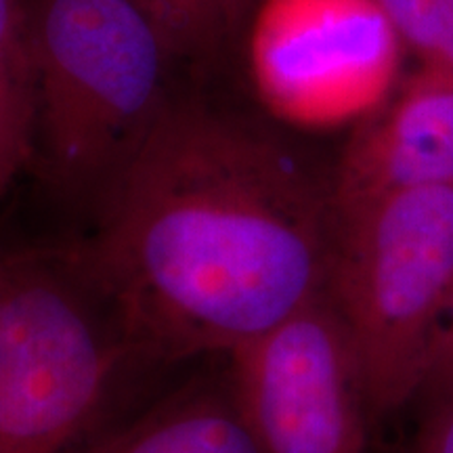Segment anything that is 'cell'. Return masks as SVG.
Returning <instances> with one entry per match:
<instances>
[{
  "mask_svg": "<svg viewBox=\"0 0 453 453\" xmlns=\"http://www.w3.org/2000/svg\"><path fill=\"white\" fill-rule=\"evenodd\" d=\"M61 257L128 353L226 355L327 290L334 202L286 143L170 99Z\"/></svg>",
  "mask_w": 453,
  "mask_h": 453,
  "instance_id": "1",
  "label": "cell"
},
{
  "mask_svg": "<svg viewBox=\"0 0 453 453\" xmlns=\"http://www.w3.org/2000/svg\"><path fill=\"white\" fill-rule=\"evenodd\" d=\"M34 61V162L97 194L170 104L177 59L139 0H26Z\"/></svg>",
  "mask_w": 453,
  "mask_h": 453,
  "instance_id": "2",
  "label": "cell"
},
{
  "mask_svg": "<svg viewBox=\"0 0 453 453\" xmlns=\"http://www.w3.org/2000/svg\"><path fill=\"white\" fill-rule=\"evenodd\" d=\"M327 292L359 350L376 418L416 403L453 298V187L334 208Z\"/></svg>",
  "mask_w": 453,
  "mask_h": 453,
  "instance_id": "3",
  "label": "cell"
},
{
  "mask_svg": "<svg viewBox=\"0 0 453 453\" xmlns=\"http://www.w3.org/2000/svg\"><path fill=\"white\" fill-rule=\"evenodd\" d=\"M104 309L61 257L3 254L0 453H65L127 357Z\"/></svg>",
  "mask_w": 453,
  "mask_h": 453,
  "instance_id": "4",
  "label": "cell"
},
{
  "mask_svg": "<svg viewBox=\"0 0 453 453\" xmlns=\"http://www.w3.org/2000/svg\"><path fill=\"white\" fill-rule=\"evenodd\" d=\"M405 49L378 0H257L248 73L265 110L307 130L361 124L401 82Z\"/></svg>",
  "mask_w": 453,
  "mask_h": 453,
  "instance_id": "5",
  "label": "cell"
},
{
  "mask_svg": "<svg viewBox=\"0 0 453 453\" xmlns=\"http://www.w3.org/2000/svg\"><path fill=\"white\" fill-rule=\"evenodd\" d=\"M225 359L226 384L263 453H367L378 418L327 290Z\"/></svg>",
  "mask_w": 453,
  "mask_h": 453,
  "instance_id": "6",
  "label": "cell"
},
{
  "mask_svg": "<svg viewBox=\"0 0 453 453\" xmlns=\"http://www.w3.org/2000/svg\"><path fill=\"white\" fill-rule=\"evenodd\" d=\"M334 208L418 187H453V73L418 67L350 134Z\"/></svg>",
  "mask_w": 453,
  "mask_h": 453,
  "instance_id": "7",
  "label": "cell"
},
{
  "mask_svg": "<svg viewBox=\"0 0 453 453\" xmlns=\"http://www.w3.org/2000/svg\"><path fill=\"white\" fill-rule=\"evenodd\" d=\"M72 453H263L225 373L174 390Z\"/></svg>",
  "mask_w": 453,
  "mask_h": 453,
  "instance_id": "8",
  "label": "cell"
},
{
  "mask_svg": "<svg viewBox=\"0 0 453 453\" xmlns=\"http://www.w3.org/2000/svg\"><path fill=\"white\" fill-rule=\"evenodd\" d=\"M34 61L26 0H0V203L34 164Z\"/></svg>",
  "mask_w": 453,
  "mask_h": 453,
  "instance_id": "9",
  "label": "cell"
},
{
  "mask_svg": "<svg viewBox=\"0 0 453 453\" xmlns=\"http://www.w3.org/2000/svg\"><path fill=\"white\" fill-rule=\"evenodd\" d=\"M405 53L453 73V0H378Z\"/></svg>",
  "mask_w": 453,
  "mask_h": 453,
  "instance_id": "10",
  "label": "cell"
},
{
  "mask_svg": "<svg viewBox=\"0 0 453 453\" xmlns=\"http://www.w3.org/2000/svg\"><path fill=\"white\" fill-rule=\"evenodd\" d=\"M177 57H202L234 32L229 0H139Z\"/></svg>",
  "mask_w": 453,
  "mask_h": 453,
  "instance_id": "11",
  "label": "cell"
},
{
  "mask_svg": "<svg viewBox=\"0 0 453 453\" xmlns=\"http://www.w3.org/2000/svg\"><path fill=\"white\" fill-rule=\"evenodd\" d=\"M453 393V298L439 327L416 403L426 407Z\"/></svg>",
  "mask_w": 453,
  "mask_h": 453,
  "instance_id": "12",
  "label": "cell"
},
{
  "mask_svg": "<svg viewBox=\"0 0 453 453\" xmlns=\"http://www.w3.org/2000/svg\"><path fill=\"white\" fill-rule=\"evenodd\" d=\"M411 453H453V393L424 407Z\"/></svg>",
  "mask_w": 453,
  "mask_h": 453,
  "instance_id": "13",
  "label": "cell"
},
{
  "mask_svg": "<svg viewBox=\"0 0 453 453\" xmlns=\"http://www.w3.org/2000/svg\"><path fill=\"white\" fill-rule=\"evenodd\" d=\"M254 3H257V0H229V15H231V26H234V30L240 26L243 15L252 9Z\"/></svg>",
  "mask_w": 453,
  "mask_h": 453,
  "instance_id": "14",
  "label": "cell"
},
{
  "mask_svg": "<svg viewBox=\"0 0 453 453\" xmlns=\"http://www.w3.org/2000/svg\"><path fill=\"white\" fill-rule=\"evenodd\" d=\"M3 254H4V250L0 248V273H3Z\"/></svg>",
  "mask_w": 453,
  "mask_h": 453,
  "instance_id": "15",
  "label": "cell"
}]
</instances>
